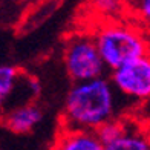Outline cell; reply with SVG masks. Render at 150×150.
Returning <instances> with one entry per match:
<instances>
[{
    "label": "cell",
    "instance_id": "cell-9",
    "mask_svg": "<svg viewBox=\"0 0 150 150\" xmlns=\"http://www.w3.org/2000/svg\"><path fill=\"white\" fill-rule=\"evenodd\" d=\"M127 17L150 34V0H127Z\"/></svg>",
    "mask_w": 150,
    "mask_h": 150
},
{
    "label": "cell",
    "instance_id": "cell-13",
    "mask_svg": "<svg viewBox=\"0 0 150 150\" xmlns=\"http://www.w3.org/2000/svg\"><path fill=\"white\" fill-rule=\"evenodd\" d=\"M146 129H147V133H149V138H150V126H149V127H146Z\"/></svg>",
    "mask_w": 150,
    "mask_h": 150
},
{
    "label": "cell",
    "instance_id": "cell-7",
    "mask_svg": "<svg viewBox=\"0 0 150 150\" xmlns=\"http://www.w3.org/2000/svg\"><path fill=\"white\" fill-rule=\"evenodd\" d=\"M104 150H150V138L146 127L129 124L117 139L104 146Z\"/></svg>",
    "mask_w": 150,
    "mask_h": 150
},
{
    "label": "cell",
    "instance_id": "cell-6",
    "mask_svg": "<svg viewBox=\"0 0 150 150\" xmlns=\"http://www.w3.org/2000/svg\"><path fill=\"white\" fill-rule=\"evenodd\" d=\"M43 112L35 104H22L2 117V124L14 133H28L42 121Z\"/></svg>",
    "mask_w": 150,
    "mask_h": 150
},
{
    "label": "cell",
    "instance_id": "cell-2",
    "mask_svg": "<svg viewBox=\"0 0 150 150\" xmlns=\"http://www.w3.org/2000/svg\"><path fill=\"white\" fill-rule=\"evenodd\" d=\"M91 34L110 72L150 54V34L129 17L98 22Z\"/></svg>",
    "mask_w": 150,
    "mask_h": 150
},
{
    "label": "cell",
    "instance_id": "cell-1",
    "mask_svg": "<svg viewBox=\"0 0 150 150\" xmlns=\"http://www.w3.org/2000/svg\"><path fill=\"white\" fill-rule=\"evenodd\" d=\"M117 91L110 78L74 83L64 100L61 126L95 132L117 118Z\"/></svg>",
    "mask_w": 150,
    "mask_h": 150
},
{
    "label": "cell",
    "instance_id": "cell-4",
    "mask_svg": "<svg viewBox=\"0 0 150 150\" xmlns=\"http://www.w3.org/2000/svg\"><path fill=\"white\" fill-rule=\"evenodd\" d=\"M115 91L136 101L150 100V54L112 71Z\"/></svg>",
    "mask_w": 150,
    "mask_h": 150
},
{
    "label": "cell",
    "instance_id": "cell-8",
    "mask_svg": "<svg viewBox=\"0 0 150 150\" xmlns=\"http://www.w3.org/2000/svg\"><path fill=\"white\" fill-rule=\"evenodd\" d=\"M89 6L100 22L126 18L129 14L127 0H89Z\"/></svg>",
    "mask_w": 150,
    "mask_h": 150
},
{
    "label": "cell",
    "instance_id": "cell-11",
    "mask_svg": "<svg viewBox=\"0 0 150 150\" xmlns=\"http://www.w3.org/2000/svg\"><path fill=\"white\" fill-rule=\"evenodd\" d=\"M18 71L12 66H0V95L8 97L18 81Z\"/></svg>",
    "mask_w": 150,
    "mask_h": 150
},
{
    "label": "cell",
    "instance_id": "cell-5",
    "mask_svg": "<svg viewBox=\"0 0 150 150\" xmlns=\"http://www.w3.org/2000/svg\"><path fill=\"white\" fill-rule=\"evenodd\" d=\"M51 150H104V146L92 130L61 126Z\"/></svg>",
    "mask_w": 150,
    "mask_h": 150
},
{
    "label": "cell",
    "instance_id": "cell-3",
    "mask_svg": "<svg viewBox=\"0 0 150 150\" xmlns=\"http://www.w3.org/2000/svg\"><path fill=\"white\" fill-rule=\"evenodd\" d=\"M63 63L74 83L101 78L106 72L104 61L91 32H77L66 40Z\"/></svg>",
    "mask_w": 150,
    "mask_h": 150
},
{
    "label": "cell",
    "instance_id": "cell-10",
    "mask_svg": "<svg viewBox=\"0 0 150 150\" xmlns=\"http://www.w3.org/2000/svg\"><path fill=\"white\" fill-rule=\"evenodd\" d=\"M127 127V122L124 120H120V118H115L112 121H107L106 124H103L100 129L95 130L97 136L100 138V141L103 142V146L112 142L113 139H117L118 136L126 130Z\"/></svg>",
    "mask_w": 150,
    "mask_h": 150
},
{
    "label": "cell",
    "instance_id": "cell-12",
    "mask_svg": "<svg viewBox=\"0 0 150 150\" xmlns=\"http://www.w3.org/2000/svg\"><path fill=\"white\" fill-rule=\"evenodd\" d=\"M3 103H5V97H2V95H0V109H2Z\"/></svg>",
    "mask_w": 150,
    "mask_h": 150
}]
</instances>
